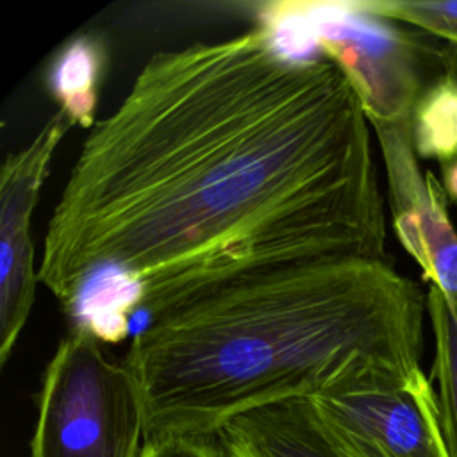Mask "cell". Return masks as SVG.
<instances>
[{
    "instance_id": "6da1fadb",
    "label": "cell",
    "mask_w": 457,
    "mask_h": 457,
    "mask_svg": "<svg viewBox=\"0 0 457 457\" xmlns=\"http://www.w3.org/2000/svg\"><path fill=\"white\" fill-rule=\"evenodd\" d=\"M370 120L345 73L262 25L161 50L89 129L39 282L104 343L241 275L386 261Z\"/></svg>"
},
{
    "instance_id": "7a4b0ae2",
    "label": "cell",
    "mask_w": 457,
    "mask_h": 457,
    "mask_svg": "<svg viewBox=\"0 0 457 457\" xmlns=\"http://www.w3.org/2000/svg\"><path fill=\"white\" fill-rule=\"evenodd\" d=\"M425 316L427 293L387 261H303L170 307L130 339L123 364L146 439L218 434L355 371L421 370Z\"/></svg>"
},
{
    "instance_id": "3957f363",
    "label": "cell",
    "mask_w": 457,
    "mask_h": 457,
    "mask_svg": "<svg viewBox=\"0 0 457 457\" xmlns=\"http://www.w3.org/2000/svg\"><path fill=\"white\" fill-rule=\"evenodd\" d=\"M259 25L287 29L293 41L314 45L357 93L370 123L407 121L425 86L445 70V43L414 27L373 16L357 2H270Z\"/></svg>"
},
{
    "instance_id": "277c9868",
    "label": "cell",
    "mask_w": 457,
    "mask_h": 457,
    "mask_svg": "<svg viewBox=\"0 0 457 457\" xmlns=\"http://www.w3.org/2000/svg\"><path fill=\"white\" fill-rule=\"evenodd\" d=\"M145 443L143 405L127 366L73 323L43 371L30 457H141Z\"/></svg>"
},
{
    "instance_id": "5b68a950",
    "label": "cell",
    "mask_w": 457,
    "mask_h": 457,
    "mask_svg": "<svg viewBox=\"0 0 457 457\" xmlns=\"http://www.w3.org/2000/svg\"><path fill=\"white\" fill-rule=\"evenodd\" d=\"M309 398L348 457H450L437 395L423 370H362Z\"/></svg>"
},
{
    "instance_id": "8992f818",
    "label": "cell",
    "mask_w": 457,
    "mask_h": 457,
    "mask_svg": "<svg viewBox=\"0 0 457 457\" xmlns=\"http://www.w3.org/2000/svg\"><path fill=\"white\" fill-rule=\"evenodd\" d=\"M73 123L57 112L0 170V366L9 361L30 316L37 270L30 220L52 157Z\"/></svg>"
},
{
    "instance_id": "52a82bcc",
    "label": "cell",
    "mask_w": 457,
    "mask_h": 457,
    "mask_svg": "<svg viewBox=\"0 0 457 457\" xmlns=\"http://www.w3.org/2000/svg\"><path fill=\"white\" fill-rule=\"evenodd\" d=\"M382 152L395 234L418 262L425 280L457 293V232L443 184L421 170L412 143L411 120L370 123Z\"/></svg>"
},
{
    "instance_id": "ba28073f",
    "label": "cell",
    "mask_w": 457,
    "mask_h": 457,
    "mask_svg": "<svg viewBox=\"0 0 457 457\" xmlns=\"http://www.w3.org/2000/svg\"><path fill=\"white\" fill-rule=\"evenodd\" d=\"M218 437L228 457H348L309 396L262 405L227 421Z\"/></svg>"
},
{
    "instance_id": "9c48e42d",
    "label": "cell",
    "mask_w": 457,
    "mask_h": 457,
    "mask_svg": "<svg viewBox=\"0 0 457 457\" xmlns=\"http://www.w3.org/2000/svg\"><path fill=\"white\" fill-rule=\"evenodd\" d=\"M418 157L457 159V46L445 43V70L421 91L411 118Z\"/></svg>"
},
{
    "instance_id": "30bf717a",
    "label": "cell",
    "mask_w": 457,
    "mask_h": 457,
    "mask_svg": "<svg viewBox=\"0 0 457 457\" xmlns=\"http://www.w3.org/2000/svg\"><path fill=\"white\" fill-rule=\"evenodd\" d=\"M105 64L104 45L93 36L71 39L54 59L50 91L73 125L93 129Z\"/></svg>"
},
{
    "instance_id": "8fae6325",
    "label": "cell",
    "mask_w": 457,
    "mask_h": 457,
    "mask_svg": "<svg viewBox=\"0 0 457 457\" xmlns=\"http://www.w3.org/2000/svg\"><path fill=\"white\" fill-rule=\"evenodd\" d=\"M427 318L434 336V375L448 455L457 457V293L428 284Z\"/></svg>"
},
{
    "instance_id": "7c38bea8",
    "label": "cell",
    "mask_w": 457,
    "mask_h": 457,
    "mask_svg": "<svg viewBox=\"0 0 457 457\" xmlns=\"http://www.w3.org/2000/svg\"><path fill=\"white\" fill-rule=\"evenodd\" d=\"M368 14L423 30L443 43L457 46V2L425 0H359Z\"/></svg>"
},
{
    "instance_id": "4fadbf2b",
    "label": "cell",
    "mask_w": 457,
    "mask_h": 457,
    "mask_svg": "<svg viewBox=\"0 0 457 457\" xmlns=\"http://www.w3.org/2000/svg\"><path fill=\"white\" fill-rule=\"evenodd\" d=\"M141 457H228L218 434L164 436L146 439Z\"/></svg>"
},
{
    "instance_id": "5bb4252c",
    "label": "cell",
    "mask_w": 457,
    "mask_h": 457,
    "mask_svg": "<svg viewBox=\"0 0 457 457\" xmlns=\"http://www.w3.org/2000/svg\"><path fill=\"white\" fill-rule=\"evenodd\" d=\"M443 168V187L448 200L457 202V159L441 164Z\"/></svg>"
}]
</instances>
